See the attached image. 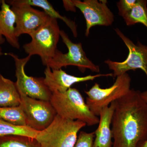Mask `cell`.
I'll return each mask as SVG.
<instances>
[{
  "instance_id": "obj_23",
  "label": "cell",
  "mask_w": 147,
  "mask_h": 147,
  "mask_svg": "<svg viewBox=\"0 0 147 147\" xmlns=\"http://www.w3.org/2000/svg\"><path fill=\"white\" fill-rule=\"evenodd\" d=\"M63 5L66 10L71 11H76V7L74 5L73 3L71 0L70 1H63Z\"/></svg>"
},
{
  "instance_id": "obj_9",
  "label": "cell",
  "mask_w": 147,
  "mask_h": 147,
  "mask_svg": "<svg viewBox=\"0 0 147 147\" xmlns=\"http://www.w3.org/2000/svg\"><path fill=\"white\" fill-rule=\"evenodd\" d=\"M13 58L15 62L16 84L18 91L29 97L38 100L50 101L52 93L45 85L44 78L29 76L25 72V66L30 61L31 56L19 58L12 53H5Z\"/></svg>"
},
{
  "instance_id": "obj_14",
  "label": "cell",
  "mask_w": 147,
  "mask_h": 147,
  "mask_svg": "<svg viewBox=\"0 0 147 147\" xmlns=\"http://www.w3.org/2000/svg\"><path fill=\"white\" fill-rule=\"evenodd\" d=\"M115 108L114 101L100 111L98 116V127L94 131L93 147H112L113 137L111 124Z\"/></svg>"
},
{
  "instance_id": "obj_20",
  "label": "cell",
  "mask_w": 147,
  "mask_h": 147,
  "mask_svg": "<svg viewBox=\"0 0 147 147\" xmlns=\"http://www.w3.org/2000/svg\"><path fill=\"white\" fill-rule=\"evenodd\" d=\"M0 147H41L36 139L21 135L0 137Z\"/></svg>"
},
{
  "instance_id": "obj_16",
  "label": "cell",
  "mask_w": 147,
  "mask_h": 147,
  "mask_svg": "<svg viewBox=\"0 0 147 147\" xmlns=\"http://www.w3.org/2000/svg\"><path fill=\"white\" fill-rule=\"evenodd\" d=\"M13 1L16 3L19 4L28 5L31 6H36L42 8L43 11L51 18L62 20L71 30L74 36L75 37H77V26L75 22L71 21L65 16L61 15L47 0H13Z\"/></svg>"
},
{
  "instance_id": "obj_25",
  "label": "cell",
  "mask_w": 147,
  "mask_h": 147,
  "mask_svg": "<svg viewBox=\"0 0 147 147\" xmlns=\"http://www.w3.org/2000/svg\"><path fill=\"white\" fill-rule=\"evenodd\" d=\"M137 147H147V139L140 143Z\"/></svg>"
},
{
  "instance_id": "obj_26",
  "label": "cell",
  "mask_w": 147,
  "mask_h": 147,
  "mask_svg": "<svg viewBox=\"0 0 147 147\" xmlns=\"http://www.w3.org/2000/svg\"><path fill=\"white\" fill-rule=\"evenodd\" d=\"M4 54L2 52V49L1 47L0 46V57L2 55H3Z\"/></svg>"
},
{
  "instance_id": "obj_2",
  "label": "cell",
  "mask_w": 147,
  "mask_h": 147,
  "mask_svg": "<svg viewBox=\"0 0 147 147\" xmlns=\"http://www.w3.org/2000/svg\"><path fill=\"white\" fill-rule=\"evenodd\" d=\"M50 102L57 115L62 117L82 121L89 126L98 123L99 117L92 113L76 88H70L64 92L53 93Z\"/></svg>"
},
{
  "instance_id": "obj_27",
  "label": "cell",
  "mask_w": 147,
  "mask_h": 147,
  "mask_svg": "<svg viewBox=\"0 0 147 147\" xmlns=\"http://www.w3.org/2000/svg\"></svg>"
},
{
  "instance_id": "obj_8",
  "label": "cell",
  "mask_w": 147,
  "mask_h": 147,
  "mask_svg": "<svg viewBox=\"0 0 147 147\" xmlns=\"http://www.w3.org/2000/svg\"><path fill=\"white\" fill-rule=\"evenodd\" d=\"M21 105L26 118V126L37 131L44 130L57 115L50 101L35 99L18 91Z\"/></svg>"
},
{
  "instance_id": "obj_19",
  "label": "cell",
  "mask_w": 147,
  "mask_h": 147,
  "mask_svg": "<svg viewBox=\"0 0 147 147\" xmlns=\"http://www.w3.org/2000/svg\"><path fill=\"white\" fill-rule=\"evenodd\" d=\"M38 131L27 126L14 125L0 119V137L21 135L35 139Z\"/></svg>"
},
{
  "instance_id": "obj_21",
  "label": "cell",
  "mask_w": 147,
  "mask_h": 147,
  "mask_svg": "<svg viewBox=\"0 0 147 147\" xmlns=\"http://www.w3.org/2000/svg\"><path fill=\"white\" fill-rule=\"evenodd\" d=\"M94 137V131H80L73 147H93Z\"/></svg>"
},
{
  "instance_id": "obj_6",
  "label": "cell",
  "mask_w": 147,
  "mask_h": 147,
  "mask_svg": "<svg viewBox=\"0 0 147 147\" xmlns=\"http://www.w3.org/2000/svg\"><path fill=\"white\" fill-rule=\"evenodd\" d=\"M60 37L67 47L68 52L64 54L57 50L54 57L46 66L49 67L51 69H58L71 65L77 67L81 71H84L88 69L93 72L98 73L100 71L99 66L87 57L82 43H74L62 30L60 31Z\"/></svg>"
},
{
  "instance_id": "obj_17",
  "label": "cell",
  "mask_w": 147,
  "mask_h": 147,
  "mask_svg": "<svg viewBox=\"0 0 147 147\" xmlns=\"http://www.w3.org/2000/svg\"><path fill=\"white\" fill-rule=\"evenodd\" d=\"M147 1L137 0L131 10L123 17L127 26L142 24L147 28Z\"/></svg>"
},
{
  "instance_id": "obj_7",
  "label": "cell",
  "mask_w": 147,
  "mask_h": 147,
  "mask_svg": "<svg viewBox=\"0 0 147 147\" xmlns=\"http://www.w3.org/2000/svg\"><path fill=\"white\" fill-rule=\"evenodd\" d=\"M115 30L128 48L129 54L123 61H114L110 59L105 61L104 63L113 70V76L117 77L129 70L139 69L144 72L147 77V46L139 41H137V44H134L118 28L115 29Z\"/></svg>"
},
{
  "instance_id": "obj_24",
  "label": "cell",
  "mask_w": 147,
  "mask_h": 147,
  "mask_svg": "<svg viewBox=\"0 0 147 147\" xmlns=\"http://www.w3.org/2000/svg\"><path fill=\"white\" fill-rule=\"evenodd\" d=\"M140 94L142 100L147 105V90L144 92H140Z\"/></svg>"
},
{
  "instance_id": "obj_10",
  "label": "cell",
  "mask_w": 147,
  "mask_h": 147,
  "mask_svg": "<svg viewBox=\"0 0 147 147\" xmlns=\"http://www.w3.org/2000/svg\"><path fill=\"white\" fill-rule=\"evenodd\" d=\"M10 5L16 16L15 35L30 36L45 24L50 18L45 11L34 8L30 5L16 3L13 0L6 1Z\"/></svg>"
},
{
  "instance_id": "obj_5",
  "label": "cell",
  "mask_w": 147,
  "mask_h": 147,
  "mask_svg": "<svg viewBox=\"0 0 147 147\" xmlns=\"http://www.w3.org/2000/svg\"><path fill=\"white\" fill-rule=\"evenodd\" d=\"M131 79L127 73L117 76L111 86L106 88H100L98 83L88 91L86 102L90 110L98 117L100 111L116 100L127 94L130 90Z\"/></svg>"
},
{
  "instance_id": "obj_12",
  "label": "cell",
  "mask_w": 147,
  "mask_h": 147,
  "mask_svg": "<svg viewBox=\"0 0 147 147\" xmlns=\"http://www.w3.org/2000/svg\"><path fill=\"white\" fill-rule=\"evenodd\" d=\"M44 74V83L52 93L56 92H64L76 83L93 81L96 78L103 76H113V73H108L78 77L70 75L61 69H51L48 66H46Z\"/></svg>"
},
{
  "instance_id": "obj_22",
  "label": "cell",
  "mask_w": 147,
  "mask_h": 147,
  "mask_svg": "<svg viewBox=\"0 0 147 147\" xmlns=\"http://www.w3.org/2000/svg\"><path fill=\"white\" fill-rule=\"evenodd\" d=\"M137 0H120L117 3L119 15L123 17L133 8Z\"/></svg>"
},
{
  "instance_id": "obj_11",
  "label": "cell",
  "mask_w": 147,
  "mask_h": 147,
  "mask_svg": "<svg viewBox=\"0 0 147 147\" xmlns=\"http://www.w3.org/2000/svg\"><path fill=\"white\" fill-rule=\"evenodd\" d=\"M74 5L81 11L86 24L85 36H88L93 27L108 26L115 21L114 15L107 5V1L101 0H72Z\"/></svg>"
},
{
  "instance_id": "obj_3",
  "label": "cell",
  "mask_w": 147,
  "mask_h": 147,
  "mask_svg": "<svg viewBox=\"0 0 147 147\" xmlns=\"http://www.w3.org/2000/svg\"><path fill=\"white\" fill-rule=\"evenodd\" d=\"M84 122L64 118L57 115L47 128L38 131L35 139L41 147H73Z\"/></svg>"
},
{
  "instance_id": "obj_1",
  "label": "cell",
  "mask_w": 147,
  "mask_h": 147,
  "mask_svg": "<svg viewBox=\"0 0 147 147\" xmlns=\"http://www.w3.org/2000/svg\"><path fill=\"white\" fill-rule=\"evenodd\" d=\"M140 94L132 89L115 101L112 147H137L147 139V105Z\"/></svg>"
},
{
  "instance_id": "obj_18",
  "label": "cell",
  "mask_w": 147,
  "mask_h": 147,
  "mask_svg": "<svg viewBox=\"0 0 147 147\" xmlns=\"http://www.w3.org/2000/svg\"><path fill=\"white\" fill-rule=\"evenodd\" d=\"M0 119L14 125L26 126V118L20 105L0 107Z\"/></svg>"
},
{
  "instance_id": "obj_13",
  "label": "cell",
  "mask_w": 147,
  "mask_h": 147,
  "mask_svg": "<svg viewBox=\"0 0 147 147\" xmlns=\"http://www.w3.org/2000/svg\"><path fill=\"white\" fill-rule=\"evenodd\" d=\"M0 45L6 40L12 47L20 49L18 38L15 35V14L5 0H0Z\"/></svg>"
},
{
  "instance_id": "obj_15",
  "label": "cell",
  "mask_w": 147,
  "mask_h": 147,
  "mask_svg": "<svg viewBox=\"0 0 147 147\" xmlns=\"http://www.w3.org/2000/svg\"><path fill=\"white\" fill-rule=\"evenodd\" d=\"M20 103L21 96L16 83L0 73V107L18 106Z\"/></svg>"
},
{
  "instance_id": "obj_4",
  "label": "cell",
  "mask_w": 147,
  "mask_h": 147,
  "mask_svg": "<svg viewBox=\"0 0 147 147\" xmlns=\"http://www.w3.org/2000/svg\"><path fill=\"white\" fill-rule=\"evenodd\" d=\"M57 19L50 17L45 24L30 36L31 41L24 44V51L29 56H39L42 65L47 66L54 57L60 37Z\"/></svg>"
}]
</instances>
